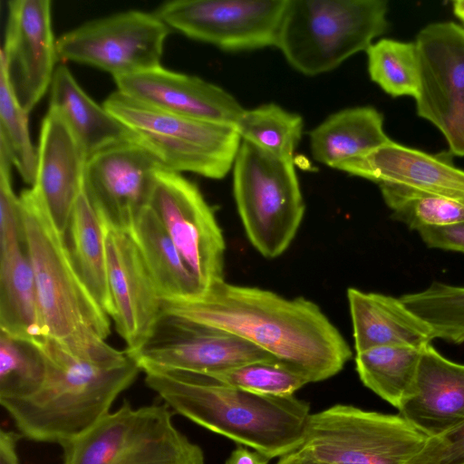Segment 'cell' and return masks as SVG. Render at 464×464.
<instances>
[{"label":"cell","instance_id":"1","mask_svg":"<svg viewBox=\"0 0 464 464\" xmlns=\"http://www.w3.org/2000/svg\"><path fill=\"white\" fill-rule=\"evenodd\" d=\"M163 313L228 332L303 372L326 380L352 357L339 330L314 302L218 280L197 297L163 301Z\"/></svg>","mask_w":464,"mask_h":464},{"label":"cell","instance_id":"23","mask_svg":"<svg viewBox=\"0 0 464 464\" xmlns=\"http://www.w3.org/2000/svg\"><path fill=\"white\" fill-rule=\"evenodd\" d=\"M49 89V108L61 115L88 158L132 140L128 128L82 90L64 63L56 66Z\"/></svg>","mask_w":464,"mask_h":464},{"label":"cell","instance_id":"28","mask_svg":"<svg viewBox=\"0 0 464 464\" xmlns=\"http://www.w3.org/2000/svg\"><path fill=\"white\" fill-rule=\"evenodd\" d=\"M421 350L391 345L356 353V372L365 387L398 409L414 389Z\"/></svg>","mask_w":464,"mask_h":464},{"label":"cell","instance_id":"33","mask_svg":"<svg viewBox=\"0 0 464 464\" xmlns=\"http://www.w3.org/2000/svg\"><path fill=\"white\" fill-rule=\"evenodd\" d=\"M27 115L0 70V144L8 150L24 181L32 187L36 178L38 150L31 140Z\"/></svg>","mask_w":464,"mask_h":464},{"label":"cell","instance_id":"8","mask_svg":"<svg viewBox=\"0 0 464 464\" xmlns=\"http://www.w3.org/2000/svg\"><path fill=\"white\" fill-rule=\"evenodd\" d=\"M232 168L234 197L249 241L263 256H279L295 238L305 211L294 160L242 140Z\"/></svg>","mask_w":464,"mask_h":464},{"label":"cell","instance_id":"5","mask_svg":"<svg viewBox=\"0 0 464 464\" xmlns=\"http://www.w3.org/2000/svg\"><path fill=\"white\" fill-rule=\"evenodd\" d=\"M21 202L24 238L36 284L42 337L65 339L89 328L106 339L109 315L85 287L70 259L63 235L34 188Z\"/></svg>","mask_w":464,"mask_h":464},{"label":"cell","instance_id":"18","mask_svg":"<svg viewBox=\"0 0 464 464\" xmlns=\"http://www.w3.org/2000/svg\"><path fill=\"white\" fill-rule=\"evenodd\" d=\"M117 91L170 114L235 126L244 108L221 87L159 66L114 79Z\"/></svg>","mask_w":464,"mask_h":464},{"label":"cell","instance_id":"6","mask_svg":"<svg viewBox=\"0 0 464 464\" xmlns=\"http://www.w3.org/2000/svg\"><path fill=\"white\" fill-rule=\"evenodd\" d=\"M102 104L165 169L219 179L233 167L241 144L233 125L164 112L119 91L111 93Z\"/></svg>","mask_w":464,"mask_h":464},{"label":"cell","instance_id":"16","mask_svg":"<svg viewBox=\"0 0 464 464\" xmlns=\"http://www.w3.org/2000/svg\"><path fill=\"white\" fill-rule=\"evenodd\" d=\"M49 0H11L0 70L30 112L50 88L58 62Z\"/></svg>","mask_w":464,"mask_h":464},{"label":"cell","instance_id":"37","mask_svg":"<svg viewBox=\"0 0 464 464\" xmlns=\"http://www.w3.org/2000/svg\"><path fill=\"white\" fill-rule=\"evenodd\" d=\"M418 232L429 247L464 253V221L427 227Z\"/></svg>","mask_w":464,"mask_h":464},{"label":"cell","instance_id":"31","mask_svg":"<svg viewBox=\"0 0 464 464\" xmlns=\"http://www.w3.org/2000/svg\"><path fill=\"white\" fill-rule=\"evenodd\" d=\"M371 80L392 97L419 92L420 72L415 43L381 39L367 49Z\"/></svg>","mask_w":464,"mask_h":464},{"label":"cell","instance_id":"7","mask_svg":"<svg viewBox=\"0 0 464 464\" xmlns=\"http://www.w3.org/2000/svg\"><path fill=\"white\" fill-rule=\"evenodd\" d=\"M165 403L125 401L63 444L62 464H205L200 446L179 431Z\"/></svg>","mask_w":464,"mask_h":464},{"label":"cell","instance_id":"26","mask_svg":"<svg viewBox=\"0 0 464 464\" xmlns=\"http://www.w3.org/2000/svg\"><path fill=\"white\" fill-rule=\"evenodd\" d=\"M0 332L42 338L37 289L24 240L0 248Z\"/></svg>","mask_w":464,"mask_h":464},{"label":"cell","instance_id":"39","mask_svg":"<svg viewBox=\"0 0 464 464\" xmlns=\"http://www.w3.org/2000/svg\"><path fill=\"white\" fill-rule=\"evenodd\" d=\"M270 459L256 450L238 444L224 464H269Z\"/></svg>","mask_w":464,"mask_h":464},{"label":"cell","instance_id":"14","mask_svg":"<svg viewBox=\"0 0 464 464\" xmlns=\"http://www.w3.org/2000/svg\"><path fill=\"white\" fill-rule=\"evenodd\" d=\"M127 353L141 371L157 367L208 375L276 359L237 335L164 313L140 348Z\"/></svg>","mask_w":464,"mask_h":464},{"label":"cell","instance_id":"12","mask_svg":"<svg viewBox=\"0 0 464 464\" xmlns=\"http://www.w3.org/2000/svg\"><path fill=\"white\" fill-rule=\"evenodd\" d=\"M420 85L417 114L444 136L450 153L464 156V27L431 23L415 40Z\"/></svg>","mask_w":464,"mask_h":464},{"label":"cell","instance_id":"19","mask_svg":"<svg viewBox=\"0 0 464 464\" xmlns=\"http://www.w3.org/2000/svg\"><path fill=\"white\" fill-rule=\"evenodd\" d=\"M34 184L50 218L64 235L83 190L87 154L61 115L48 110L40 130Z\"/></svg>","mask_w":464,"mask_h":464},{"label":"cell","instance_id":"30","mask_svg":"<svg viewBox=\"0 0 464 464\" xmlns=\"http://www.w3.org/2000/svg\"><path fill=\"white\" fill-rule=\"evenodd\" d=\"M382 197L392 211V218L419 231L427 227L464 221V204L440 195L412 188L378 184Z\"/></svg>","mask_w":464,"mask_h":464},{"label":"cell","instance_id":"36","mask_svg":"<svg viewBox=\"0 0 464 464\" xmlns=\"http://www.w3.org/2000/svg\"><path fill=\"white\" fill-rule=\"evenodd\" d=\"M407 464H464V423L429 439L421 451Z\"/></svg>","mask_w":464,"mask_h":464},{"label":"cell","instance_id":"35","mask_svg":"<svg viewBox=\"0 0 464 464\" xmlns=\"http://www.w3.org/2000/svg\"><path fill=\"white\" fill-rule=\"evenodd\" d=\"M12 165L8 150L0 144V248L24 240L20 198L11 182Z\"/></svg>","mask_w":464,"mask_h":464},{"label":"cell","instance_id":"22","mask_svg":"<svg viewBox=\"0 0 464 464\" xmlns=\"http://www.w3.org/2000/svg\"><path fill=\"white\" fill-rule=\"evenodd\" d=\"M347 299L356 353L391 345L421 349L435 339L431 326L401 297L351 287Z\"/></svg>","mask_w":464,"mask_h":464},{"label":"cell","instance_id":"41","mask_svg":"<svg viewBox=\"0 0 464 464\" xmlns=\"http://www.w3.org/2000/svg\"><path fill=\"white\" fill-rule=\"evenodd\" d=\"M452 10L455 16L464 24V0L453 1Z\"/></svg>","mask_w":464,"mask_h":464},{"label":"cell","instance_id":"3","mask_svg":"<svg viewBox=\"0 0 464 464\" xmlns=\"http://www.w3.org/2000/svg\"><path fill=\"white\" fill-rule=\"evenodd\" d=\"M147 386L178 414L268 459L298 450L311 415L295 395H262L202 373L149 367Z\"/></svg>","mask_w":464,"mask_h":464},{"label":"cell","instance_id":"10","mask_svg":"<svg viewBox=\"0 0 464 464\" xmlns=\"http://www.w3.org/2000/svg\"><path fill=\"white\" fill-rule=\"evenodd\" d=\"M169 34L154 13L128 10L63 34L56 39L58 60L96 67L115 79L160 66Z\"/></svg>","mask_w":464,"mask_h":464},{"label":"cell","instance_id":"29","mask_svg":"<svg viewBox=\"0 0 464 464\" xmlns=\"http://www.w3.org/2000/svg\"><path fill=\"white\" fill-rule=\"evenodd\" d=\"M303 127V119L299 114L275 103L245 109L235 124L241 140L286 160H294Z\"/></svg>","mask_w":464,"mask_h":464},{"label":"cell","instance_id":"4","mask_svg":"<svg viewBox=\"0 0 464 464\" xmlns=\"http://www.w3.org/2000/svg\"><path fill=\"white\" fill-rule=\"evenodd\" d=\"M385 0H287L277 47L297 72H330L388 29Z\"/></svg>","mask_w":464,"mask_h":464},{"label":"cell","instance_id":"25","mask_svg":"<svg viewBox=\"0 0 464 464\" xmlns=\"http://www.w3.org/2000/svg\"><path fill=\"white\" fill-rule=\"evenodd\" d=\"M129 233L160 291L163 301L189 300L203 286L192 274L155 213L148 206L134 220Z\"/></svg>","mask_w":464,"mask_h":464},{"label":"cell","instance_id":"15","mask_svg":"<svg viewBox=\"0 0 464 464\" xmlns=\"http://www.w3.org/2000/svg\"><path fill=\"white\" fill-rule=\"evenodd\" d=\"M160 168L133 140L89 157L83 190L102 224L129 232L139 214L149 206Z\"/></svg>","mask_w":464,"mask_h":464},{"label":"cell","instance_id":"24","mask_svg":"<svg viewBox=\"0 0 464 464\" xmlns=\"http://www.w3.org/2000/svg\"><path fill=\"white\" fill-rule=\"evenodd\" d=\"M309 137L314 160L333 169L391 140L382 114L372 106L335 112L313 129Z\"/></svg>","mask_w":464,"mask_h":464},{"label":"cell","instance_id":"40","mask_svg":"<svg viewBox=\"0 0 464 464\" xmlns=\"http://www.w3.org/2000/svg\"><path fill=\"white\" fill-rule=\"evenodd\" d=\"M276 464H315L308 459L301 456L296 451L286 454L279 458Z\"/></svg>","mask_w":464,"mask_h":464},{"label":"cell","instance_id":"9","mask_svg":"<svg viewBox=\"0 0 464 464\" xmlns=\"http://www.w3.org/2000/svg\"><path fill=\"white\" fill-rule=\"evenodd\" d=\"M428 440L400 414L335 404L311 413L295 451L315 464H407Z\"/></svg>","mask_w":464,"mask_h":464},{"label":"cell","instance_id":"34","mask_svg":"<svg viewBox=\"0 0 464 464\" xmlns=\"http://www.w3.org/2000/svg\"><path fill=\"white\" fill-rule=\"evenodd\" d=\"M209 375L244 391L273 396L295 395L310 383L303 372L277 359L252 362Z\"/></svg>","mask_w":464,"mask_h":464},{"label":"cell","instance_id":"2","mask_svg":"<svg viewBox=\"0 0 464 464\" xmlns=\"http://www.w3.org/2000/svg\"><path fill=\"white\" fill-rule=\"evenodd\" d=\"M46 363L44 381L31 396L1 401L18 433L63 446L105 415L141 371L127 352L89 328L58 340L35 341Z\"/></svg>","mask_w":464,"mask_h":464},{"label":"cell","instance_id":"11","mask_svg":"<svg viewBox=\"0 0 464 464\" xmlns=\"http://www.w3.org/2000/svg\"><path fill=\"white\" fill-rule=\"evenodd\" d=\"M287 0H172L154 14L169 28L228 52L276 46Z\"/></svg>","mask_w":464,"mask_h":464},{"label":"cell","instance_id":"21","mask_svg":"<svg viewBox=\"0 0 464 464\" xmlns=\"http://www.w3.org/2000/svg\"><path fill=\"white\" fill-rule=\"evenodd\" d=\"M398 410L429 439L462 425L464 364L445 358L430 343L424 346L414 389Z\"/></svg>","mask_w":464,"mask_h":464},{"label":"cell","instance_id":"38","mask_svg":"<svg viewBox=\"0 0 464 464\" xmlns=\"http://www.w3.org/2000/svg\"><path fill=\"white\" fill-rule=\"evenodd\" d=\"M21 437L18 432L1 429L0 464H20L17 454V442Z\"/></svg>","mask_w":464,"mask_h":464},{"label":"cell","instance_id":"27","mask_svg":"<svg viewBox=\"0 0 464 464\" xmlns=\"http://www.w3.org/2000/svg\"><path fill=\"white\" fill-rule=\"evenodd\" d=\"M63 237L78 276L102 310L112 317L103 224L84 190L74 205Z\"/></svg>","mask_w":464,"mask_h":464},{"label":"cell","instance_id":"32","mask_svg":"<svg viewBox=\"0 0 464 464\" xmlns=\"http://www.w3.org/2000/svg\"><path fill=\"white\" fill-rule=\"evenodd\" d=\"M46 363L34 341L0 332V402L31 396L42 386Z\"/></svg>","mask_w":464,"mask_h":464},{"label":"cell","instance_id":"17","mask_svg":"<svg viewBox=\"0 0 464 464\" xmlns=\"http://www.w3.org/2000/svg\"><path fill=\"white\" fill-rule=\"evenodd\" d=\"M103 228L111 319L130 353L140 348L163 314V299L130 234Z\"/></svg>","mask_w":464,"mask_h":464},{"label":"cell","instance_id":"20","mask_svg":"<svg viewBox=\"0 0 464 464\" xmlns=\"http://www.w3.org/2000/svg\"><path fill=\"white\" fill-rule=\"evenodd\" d=\"M450 153L428 154L392 140L336 169L373 181L412 188L464 204V170Z\"/></svg>","mask_w":464,"mask_h":464},{"label":"cell","instance_id":"13","mask_svg":"<svg viewBox=\"0 0 464 464\" xmlns=\"http://www.w3.org/2000/svg\"><path fill=\"white\" fill-rule=\"evenodd\" d=\"M149 207L204 289L224 279V237L213 209L193 182L160 168Z\"/></svg>","mask_w":464,"mask_h":464}]
</instances>
